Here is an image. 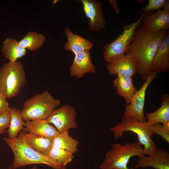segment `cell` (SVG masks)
Returning a JSON list of instances; mask_svg holds the SVG:
<instances>
[{
    "mask_svg": "<svg viewBox=\"0 0 169 169\" xmlns=\"http://www.w3.org/2000/svg\"><path fill=\"white\" fill-rule=\"evenodd\" d=\"M168 33L169 30L150 31L141 23L136 28L125 54L132 58L136 67V73L144 81L152 72L153 61L158 46Z\"/></svg>",
    "mask_w": 169,
    "mask_h": 169,
    "instance_id": "obj_1",
    "label": "cell"
},
{
    "mask_svg": "<svg viewBox=\"0 0 169 169\" xmlns=\"http://www.w3.org/2000/svg\"><path fill=\"white\" fill-rule=\"evenodd\" d=\"M24 130L17 138L11 139L3 137V141L10 147L14 154L12 169L33 164H44L54 169H66L51 160L48 156L38 152L27 143L24 137Z\"/></svg>",
    "mask_w": 169,
    "mask_h": 169,
    "instance_id": "obj_2",
    "label": "cell"
},
{
    "mask_svg": "<svg viewBox=\"0 0 169 169\" xmlns=\"http://www.w3.org/2000/svg\"><path fill=\"white\" fill-rule=\"evenodd\" d=\"M110 129L113 133L115 140L122 137L124 133L126 131H129L136 134L138 143L143 146L144 155L154 153L157 148L151 137L154 134L150 130L146 121L140 122L133 118L123 116L120 122L111 127Z\"/></svg>",
    "mask_w": 169,
    "mask_h": 169,
    "instance_id": "obj_3",
    "label": "cell"
},
{
    "mask_svg": "<svg viewBox=\"0 0 169 169\" xmlns=\"http://www.w3.org/2000/svg\"><path fill=\"white\" fill-rule=\"evenodd\" d=\"M60 104L59 99L45 91L24 101L21 111V117L26 121L46 120Z\"/></svg>",
    "mask_w": 169,
    "mask_h": 169,
    "instance_id": "obj_4",
    "label": "cell"
},
{
    "mask_svg": "<svg viewBox=\"0 0 169 169\" xmlns=\"http://www.w3.org/2000/svg\"><path fill=\"white\" fill-rule=\"evenodd\" d=\"M144 155L143 148L138 142L113 144L99 167L100 169H135L127 166L130 158L134 156L139 157Z\"/></svg>",
    "mask_w": 169,
    "mask_h": 169,
    "instance_id": "obj_5",
    "label": "cell"
},
{
    "mask_svg": "<svg viewBox=\"0 0 169 169\" xmlns=\"http://www.w3.org/2000/svg\"><path fill=\"white\" fill-rule=\"evenodd\" d=\"M26 82L25 71L21 62L9 61L0 68V91L6 99L16 96Z\"/></svg>",
    "mask_w": 169,
    "mask_h": 169,
    "instance_id": "obj_6",
    "label": "cell"
},
{
    "mask_svg": "<svg viewBox=\"0 0 169 169\" xmlns=\"http://www.w3.org/2000/svg\"><path fill=\"white\" fill-rule=\"evenodd\" d=\"M144 13L136 21L125 25L122 32L115 40L104 47L103 58L107 63H112L124 58L125 52L132 42L136 30L141 23Z\"/></svg>",
    "mask_w": 169,
    "mask_h": 169,
    "instance_id": "obj_7",
    "label": "cell"
},
{
    "mask_svg": "<svg viewBox=\"0 0 169 169\" xmlns=\"http://www.w3.org/2000/svg\"><path fill=\"white\" fill-rule=\"evenodd\" d=\"M157 74L152 72L148 75L142 86L133 96L130 103L125 105L123 116L133 118L140 122L146 121L144 111L146 91Z\"/></svg>",
    "mask_w": 169,
    "mask_h": 169,
    "instance_id": "obj_8",
    "label": "cell"
},
{
    "mask_svg": "<svg viewBox=\"0 0 169 169\" xmlns=\"http://www.w3.org/2000/svg\"><path fill=\"white\" fill-rule=\"evenodd\" d=\"M76 117L75 108L66 104L55 109L46 120L49 123L54 125L59 133L77 128Z\"/></svg>",
    "mask_w": 169,
    "mask_h": 169,
    "instance_id": "obj_9",
    "label": "cell"
},
{
    "mask_svg": "<svg viewBox=\"0 0 169 169\" xmlns=\"http://www.w3.org/2000/svg\"><path fill=\"white\" fill-rule=\"evenodd\" d=\"M81 1L85 14L89 20L90 30L97 32L103 29L106 22L103 17L102 3L95 0H81Z\"/></svg>",
    "mask_w": 169,
    "mask_h": 169,
    "instance_id": "obj_10",
    "label": "cell"
},
{
    "mask_svg": "<svg viewBox=\"0 0 169 169\" xmlns=\"http://www.w3.org/2000/svg\"><path fill=\"white\" fill-rule=\"evenodd\" d=\"M148 167L154 169H169V152L157 148L156 151L151 155L139 157L134 168L136 169Z\"/></svg>",
    "mask_w": 169,
    "mask_h": 169,
    "instance_id": "obj_11",
    "label": "cell"
},
{
    "mask_svg": "<svg viewBox=\"0 0 169 169\" xmlns=\"http://www.w3.org/2000/svg\"><path fill=\"white\" fill-rule=\"evenodd\" d=\"M144 13L141 23L145 28L154 32L169 30V12L160 10Z\"/></svg>",
    "mask_w": 169,
    "mask_h": 169,
    "instance_id": "obj_12",
    "label": "cell"
},
{
    "mask_svg": "<svg viewBox=\"0 0 169 169\" xmlns=\"http://www.w3.org/2000/svg\"><path fill=\"white\" fill-rule=\"evenodd\" d=\"M96 69L92 63L89 51H85L75 54L70 68L69 74L71 76L79 79L86 73H95Z\"/></svg>",
    "mask_w": 169,
    "mask_h": 169,
    "instance_id": "obj_13",
    "label": "cell"
},
{
    "mask_svg": "<svg viewBox=\"0 0 169 169\" xmlns=\"http://www.w3.org/2000/svg\"><path fill=\"white\" fill-rule=\"evenodd\" d=\"M169 70V33L159 44L153 61L152 72L157 74Z\"/></svg>",
    "mask_w": 169,
    "mask_h": 169,
    "instance_id": "obj_14",
    "label": "cell"
},
{
    "mask_svg": "<svg viewBox=\"0 0 169 169\" xmlns=\"http://www.w3.org/2000/svg\"><path fill=\"white\" fill-rule=\"evenodd\" d=\"M25 126L26 132L46 138L53 139L59 133L46 119L26 121Z\"/></svg>",
    "mask_w": 169,
    "mask_h": 169,
    "instance_id": "obj_15",
    "label": "cell"
},
{
    "mask_svg": "<svg viewBox=\"0 0 169 169\" xmlns=\"http://www.w3.org/2000/svg\"><path fill=\"white\" fill-rule=\"evenodd\" d=\"M109 74L111 75H121L132 78L137 72L136 67L131 57L125 55L123 59L106 65Z\"/></svg>",
    "mask_w": 169,
    "mask_h": 169,
    "instance_id": "obj_16",
    "label": "cell"
},
{
    "mask_svg": "<svg viewBox=\"0 0 169 169\" xmlns=\"http://www.w3.org/2000/svg\"><path fill=\"white\" fill-rule=\"evenodd\" d=\"M64 30L67 38L64 46L66 50L72 52L75 55L84 51H89L92 48L93 44L88 40L73 33L68 27Z\"/></svg>",
    "mask_w": 169,
    "mask_h": 169,
    "instance_id": "obj_17",
    "label": "cell"
},
{
    "mask_svg": "<svg viewBox=\"0 0 169 169\" xmlns=\"http://www.w3.org/2000/svg\"><path fill=\"white\" fill-rule=\"evenodd\" d=\"M161 106L155 111L145 114L146 122L150 126L157 123L162 125L169 123V95L166 94L161 97Z\"/></svg>",
    "mask_w": 169,
    "mask_h": 169,
    "instance_id": "obj_18",
    "label": "cell"
},
{
    "mask_svg": "<svg viewBox=\"0 0 169 169\" xmlns=\"http://www.w3.org/2000/svg\"><path fill=\"white\" fill-rule=\"evenodd\" d=\"M113 84L118 95L124 98L127 104H129L137 90L134 86L132 78L118 75L113 80Z\"/></svg>",
    "mask_w": 169,
    "mask_h": 169,
    "instance_id": "obj_19",
    "label": "cell"
},
{
    "mask_svg": "<svg viewBox=\"0 0 169 169\" xmlns=\"http://www.w3.org/2000/svg\"><path fill=\"white\" fill-rule=\"evenodd\" d=\"M26 132L25 131L24 137L28 145L39 153L48 156L53 147V139L43 138L31 133Z\"/></svg>",
    "mask_w": 169,
    "mask_h": 169,
    "instance_id": "obj_20",
    "label": "cell"
},
{
    "mask_svg": "<svg viewBox=\"0 0 169 169\" xmlns=\"http://www.w3.org/2000/svg\"><path fill=\"white\" fill-rule=\"evenodd\" d=\"M2 51L4 56L12 62L17 61L27 54L26 49L19 45L18 41L10 38L3 41Z\"/></svg>",
    "mask_w": 169,
    "mask_h": 169,
    "instance_id": "obj_21",
    "label": "cell"
},
{
    "mask_svg": "<svg viewBox=\"0 0 169 169\" xmlns=\"http://www.w3.org/2000/svg\"><path fill=\"white\" fill-rule=\"evenodd\" d=\"M78 141L71 137L68 131L59 133L53 140V147L67 150L75 153L78 151Z\"/></svg>",
    "mask_w": 169,
    "mask_h": 169,
    "instance_id": "obj_22",
    "label": "cell"
},
{
    "mask_svg": "<svg viewBox=\"0 0 169 169\" xmlns=\"http://www.w3.org/2000/svg\"><path fill=\"white\" fill-rule=\"evenodd\" d=\"M10 121L8 132V138L15 139L18 137L19 133L25 128V122L21 116L20 110L17 108H11L9 109Z\"/></svg>",
    "mask_w": 169,
    "mask_h": 169,
    "instance_id": "obj_23",
    "label": "cell"
},
{
    "mask_svg": "<svg viewBox=\"0 0 169 169\" xmlns=\"http://www.w3.org/2000/svg\"><path fill=\"white\" fill-rule=\"evenodd\" d=\"M45 38V36L43 34L30 31L18 43L21 47L32 51L37 50L43 45L46 40Z\"/></svg>",
    "mask_w": 169,
    "mask_h": 169,
    "instance_id": "obj_24",
    "label": "cell"
},
{
    "mask_svg": "<svg viewBox=\"0 0 169 169\" xmlns=\"http://www.w3.org/2000/svg\"><path fill=\"white\" fill-rule=\"evenodd\" d=\"M49 158L59 165L65 167L71 162L74 156L73 154L63 149L52 147L48 156Z\"/></svg>",
    "mask_w": 169,
    "mask_h": 169,
    "instance_id": "obj_25",
    "label": "cell"
},
{
    "mask_svg": "<svg viewBox=\"0 0 169 169\" xmlns=\"http://www.w3.org/2000/svg\"><path fill=\"white\" fill-rule=\"evenodd\" d=\"M151 132L161 136L168 143H169V123L162 125L155 123L149 126Z\"/></svg>",
    "mask_w": 169,
    "mask_h": 169,
    "instance_id": "obj_26",
    "label": "cell"
},
{
    "mask_svg": "<svg viewBox=\"0 0 169 169\" xmlns=\"http://www.w3.org/2000/svg\"><path fill=\"white\" fill-rule=\"evenodd\" d=\"M166 0H149L147 5L142 8L141 12L143 13L161 10Z\"/></svg>",
    "mask_w": 169,
    "mask_h": 169,
    "instance_id": "obj_27",
    "label": "cell"
},
{
    "mask_svg": "<svg viewBox=\"0 0 169 169\" xmlns=\"http://www.w3.org/2000/svg\"><path fill=\"white\" fill-rule=\"evenodd\" d=\"M11 119L9 111L0 115V136L5 132L8 128Z\"/></svg>",
    "mask_w": 169,
    "mask_h": 169,
    "instance_id": "obj_28",
    "label": "cell"
},
{
    "mask_svg": "<svg viewBox=\"0 0 169 169\" xmlns=\"http://www.w3.org/2000/svg\"><path fill=\"white\" fill-rule=\"evenodd\" d=\"M4 95L0 91V115L8 112L10 107Z\"/></svg>",
    "mask_w": 169,
    "mask_h": 169,
    "instance_id": "obj_29",
    "label": "cell"
},
{
    "mask_svg": "<svg viewBox=\"0 0 169 169\" xmlns=\"http://www.w3.org/2000/svg\"><path fill=\"white\" fill-rule=\"evenodd\" d=\"M108 1L114 10L115 14L118 15L120 12V9L117 3L116 0H109Z\"/></svg>",
    "mask_w": 169,
    "mask_h": 169,
    "instance_id": "obj_30",
    "label": "cell"
},
{
    "mask_svg": "<svg viewBox=\"0 0 169 169\" xmlns=\"http://www.w3.org/2000/svg\"><path fill=\"white\" fill-rule=\"evenodd\" d=\"M163 11L169 12V0H166L162 8Z\"/></svg>",
    "mask_w": 169,
    "mask_h": 169,
    "instance_id": "obj_31",
    "label": "cell"
},
{
    "mask_svg": "<svg viewBox=\"0 0 169 169\" xmlns=\"http://www.w3.org/2000/svg\"><path fill=\"white\" fill-rule=\"evenodd\" d=\"M8 169H11V168H10V167H9Z\"/></svg>",
    "mask_w": 169,
    "mask_h": 169,
    "instance_id": "obj_32",
    "label": "cell"
}]
</instances>
